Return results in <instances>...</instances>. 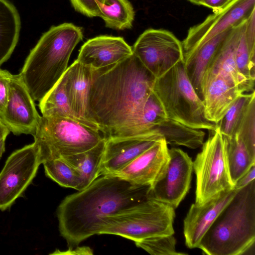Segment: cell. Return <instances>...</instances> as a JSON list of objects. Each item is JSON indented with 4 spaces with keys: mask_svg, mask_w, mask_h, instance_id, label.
Instances as JSON below:
<instances>
[{
    "mask_svg": "<svg viewBox=\"0 0 255 255\" xmlns=\"http://www.w3.org/2000/svg\"><path fill=\"white\" fill-rule=\"evenodd\" d=\"M92 71L88 105L99 131L106 139L136 135L155 78L133 53L117 64Z\"/></svg>",
    "mask_w": 255,
    "mask_h": 255,
    "instance_id": "1",
    "label": "cell"
},
{
    "mask_svg": "<svg viewBox=\"0 0 255 255\" xmlns=\"http://www.w3.org/2000/svg\"><path fill=\"white\" fill-rule=\"evenodd\" d=\"M149 187L104 175L85 189L66 196L58 207L57 216L60 235L69 248L98 235L105 217L146 198Z\"/></svg>",
    "mask_w": 255,
    "mask_h": 255,
    "instance_id": "2",
    "label": "cell"
},
{
    "mask_svg": "<svg viewBox=\"0 0 255 255\" xmlns=\"http://www.w3.org/2000/svg\"><path fill=\"white\" fill-rule=\"evenodd\" d=\"M83 36L81 27L64 23L51 27L31 50L19 74L34 101H40L63 76Z\"/></svg>",
    "mask_w": 255,
    "mask_h": 255,
    "instance_id": "3",
    "label": "cell"
},
{
    "mask_svg": "<svg viewBox=\"0 0 255 255\" xmlns=\"http://www.w3.org/2000/svg\"><path fill=\"white\" fill-rule=\"evenodd\" d=\"M255 241V182L239 189L202 238L198 248L209 255L245 254Z\"/></svg>",
    "mask_w": 255,
    "mask_h": 255,
    "instance_id": "4",
    "label": "cell"
},
{
    "mask_svg": "<svg viewBox=\"0 0 255 255\" xmlns=\"http://www.w3.org/2000/svg\"><path fill=\"white\" fill-rule=\"evenodd\" d=\"M152 92L169 119L195 129L212 131L217 128L206 119L203 102L187 75L184 61L155 79Z\"/></svg>",
    "mask_w": 255,
    "mask_h": 255,
    "instance_id": "5",
    "label": "cell"
},
{
    "mask_svg": "<svg viewBox=\"0 0 255 255\" xmlns=\"http://www.w3.org/2000/svg\"><path fill=\"white\" fill-rule=\"evenodd\" d=\"M175 209L147 197L132 206L105 217L98 235L112 234L134 242L174 235Z\"/></svg>",
    "mask_w": 255,
    "mask_h": 255,
    "instance_id": "6",
    "label": "cell"
},
{
    "mask_svg": "<svg viewBox=\"0 0 255 255\" xmlns=\"http://www.w3.org/2000/svg\"><path fill=\"white\" fill-rule=\"evenodd\" d=\"M33 137L41 164L84 152L105 138L99 130L73 120L44 116Z\"/></svg>",
    "mask_w": 255,
    "mask_h": 255,
    "instance_id": "7",
    "label": "cell"
},
{
    "mask_svg": "<svg viewBox=\"0 0 255 255\" xmlns=\"http://www.w3.org/2000/svg\"><path fill=\"white\" fill-rule=\"evenodd\" d=\"M193 161L196 176L195 203L201 205L219 193L234 188L227 160V138L218 127Z\"/></svg>",
    "mask_w": 255,
    "mask_h": 255,
    "instance_id": "8",
    "label": "cell"
},
{
    "mask_svg": "<svg viewBox=\"0 0 255 255\" xmlns=\"http://www.w3.org/2000/svg\"><path fill=\"white\" fill-rule=\"evenodd\" d=\"M132 50L133 54L155 79L184 61L182 42L172 32L165 29L146 30L138 37Z\"/></svg>",
    "mask_w": 255,
    "mask_h": 255,
    "instance_id": "9",
    "label": "cell"
},
{
    "mask_svg": "<svg viewBox=\"0 0 255 255\" xmlns=\"http://www.w3.org/2000/svg\"><path fill=\"white\" fill-rule=\"evenodd\" d=\"M41 164L34 143L13 152L0 172V210L9 208L21 196Z\"/></svg>",
    "mask_w": 255,
    "mask_h": 255,
    "instance_id": "10",
    "label": "cell"
},
{
    "mask_svg": "<svg viewBox=\"0 0 255 255\" xmlns=\"http://www.w3.org/2000/svg\"><path fill=\"white\" fill-rule=\"evenodd\" d=\"M168 152L169 160L162 173L149 186L147 197L175 209L190 189L193 161L180 148L173 147Z\"/></svg>",
    "mask_w": 255,
    "mask_h": 255,
    "instance_id": "11",
    "label": "cell"
},
{
    "mask_svg": "<svg viewBox=\"0 0 255 255\" xmlns=\"http://www.w3.org/2000/svg\"><path fill=\"white\" fill-rule=\"evenodd\" d=\"M254 10L255 0H231L221 10L189 28L182 42L184 54L237 25Z\"/></svg>",
    "mask_w": 255,
    "mask_h": 255,
    "instance_id": "12",
    "label": "cell"
},
{
    "mask_svg": "<svg viewBox=\"0 0 255 255\" xmlns=\"http://www.w3.org/2000/svg\"><path fill=\"white\" fill-rule=\"evenodd\" d=\"M20 74H11L7 104L0 118L14 135L35 134L41 116Z\"/></svg>",
    "mask_w": 255,
    "mask_h": 255,
    "instance_id": "13",
    "label": "cell"
},
{
    "mask_svg": "<svg viewBox=\"0 0 255 255\" xmlns=\"http://www.w3.org/2000/svg\"><path fill=\"white\" fill-rule=\"evenodd\" d=\"M239 189L222 191L201 205L192 204L183 221L185 245L198 248L206 233Z\"/></svg>",
    "mask_w": 255,
    "mask_h": 255,
    "instance_id": "14",
    "label": "cell"
},
{
    "mask_svg": "<svg viewBox=\"0 0 255 255\" xmlns=\"http://www.w3.org/2000/svg\"><path fill=\"white\" fill-rule=\"evenodd\" d=\"M159 140L149 133L106 139L100 176L116 173Z\"/></svg>",
    "mask_w": 255,
    "mask_h": 255,
    "instance_id": "15",
    "label": "cell"
},
{
    "mask_svg": "<svg viewBox=\"0 0 255 255\" xmlns=\"http://www.w3.org/2000/svg\"><path fill=\"white\" fill-rule=\"evenodd\" d=\"M164 139L158 140L123 168L112 174L142 186H150L162 173L169 158Z\"/></svg>",
    "mask_w": 255,
    "mask_h": 255,
    "instance_id": "16",
    "label": "cell"
},
{
    "mask_svg": "<svg viewBox=\"0 0 255 255\" xmlns=\"http://www.w3.org/2000/svg\"><path fill=\"white\" fill-rule=\"evenodd\" d=\"M243 93L234 81L217 73L205 76L202 81V101L206 119L218 124Z\"/></svg>",
    "mask_w": 255,
    "mask_h": 255,
    "instance_id": "17",
    "label": "cell"
},
{
    "mask_svg": "<svg viewBox=\"0 0 255 255\" xmlns=\"http://www.w3.org/2000/svg\"><path fill=\"white\" fill-rule=\"evenodd\" d=\"M132 53V47L123 37L101 35L87 41L76 60L95 70L117 64Z\"/></svg>",
    "mask_w": 255,
    "mask_h": 255,
    "instance_id": "18",
    "label": "cell"
},
{
    "mask_svg": "<svg viewBox=\"0 0 255 255\" xmlns=\"http://www.w3.org/2000/svg\"><path fill=\"white\" fill-rule=\"evenodd\" d=\"M92 75L93 71L90 68L76 60L68 67L61 79L72 110L82 118L95 124L92 119L88 105Z\"/></svg>",
    "mask_w": 255,
    "mask_h": 255,
    "instance_id": "19",
    "label": "cell"
},
{
    "mask_svg": "<svg viewBox=\"0 0 255 255\" xmlns=\"http://www.w3.org/2000/svg\"><path fill=\"white\" fill-rule=\"evenodd\" d=\"M247 18L231 29L215 54L203 77L213 74H221L232 79L243 93H251L254 91L239 73L235 61L237 43Z\"/></svg>",
    "mask_w": 255,
    "mask_h": 255,
    "instance_id": "20",
    "label": "cell"
},
{
    "mask_svg": "<svg viewBox=\"0 0 255 255\" xmlns=\"http://www.w3.org/2000/svg\"><path fill=\"white\" fill-rule=\"evenodd\" d=\"M233 27L184 54V63L187 75L201 99L203 76L220 46Z\"/></svg>",
    "mask_w": 255,
    "mask_h": 255,
    "instance_id": "21",
    "label": "cell"
},
{
    "mask_svg": "<svg viewBox=\"0 0 255 255\" xmlns=\"http://www.w3.org/2000/svg\"><path fill=\"white\" fill-rule=\"evenodd\" d=\"M148 133L164 139L167 144L181 145L191 149L201 146L205 133L201 129L189 128L167 118L155 126Z\"/></svg>",
    "mask_w": 255,
    "mask_h": 255,
    "instance_id": "22",
    "label": "cell"
},
{
    "mask_svg": "<svg viewBox=\"0 0 255 255\" xmlns=\"http://www.w3.org/2000/svg\"><path fill=\"white\" fill-rule=\"evenodd\" d=\"M20 27L19 14L14 5L8 0H0V66L12 53Z\"/></svg>",
    "mask_w": 255,
    "mask_h": 255,
    "instance_id": "23",
    "label": "cell"
},
{
    "mask_svg": "<svg viewBox=\"0 0 255 255\" xmlns=\"http://www.w3.org/2000/svg\"><path fill=\"white\" fill-rule=\"evenodd\" d=\"M104 138L93 147L82 152L63 157L78 172L81 190L90 185L100 176L105 143Z\"/></svg>",
    "mask_w": 255,
    "mask_h": 255,
    "instance_id": "24",
    "label": "cell"
},
{
    "mask_svg": "<svg viewBox=\"0 0 255 255\" xmlns=\"http://www.w3.org/2000/svg\"><path fill=\"white\" fill-rule=\"evenodd\" d=\"M38 106L42 116H58L70 119L99 130L96 124L82 118L72 110L61 78L39 102Z\"/></svg>",
    "mask_w": 255,
    "mask_h": 255,
    "instance_id": "25",
    "label": "cell"
},
{
    "mask_svg": "<svg viewBox=\"0 0 255 255\" xmlns=\"http://www.w3.org/2000/svg\"><path fill=\"white\" fill-rule=\"evenodd\" d=\"M97 16L103 19L106 27L124 30L132 27L134 11L128 0H104Z\"/></svg>",
    "mask_w": 255,
    "mask_h": 255,
    "instance_id": "26",
    "label": "cell"
},
{
    "mask_svg": "<svg viewBox=\"0 0 255 255\" xmlns=\"http://www.w3.org/2000/svg\"><path fill=\"white\" fill-rule=\"evenodd\" d=\"M227 138L228 163L231 179L234 186L236 182L255 165V156L250 152L237 134L231 138Z\"/></svg>",
    "mask_w": 255,
    "mask_h": 255,
    "instance_id": "27",
    "label": "cell"
},
{
    "mask_svg": "<svg viewBox=\"0 0 255 255\" xmlns=\"http://www.w3.org/2000/svg\"><path fill=\"white\" fill-rule=\"evenodd\" d=\"M247 19L242 28L235 49V61L239 73L252 91H254L255 50L250 48L247 40L246 34Z\"/></svg>",
    "mask_w": 255,
    "mask_h": 255,
    "instance_id": "28",
    "label": "cell"
},
{
    "mask_svg": "<svg viewBox=\"0 0 255 255\" xmlns=\"http://www.w3.org/2000/svg\"><path fill=\"white\" fill-rule=\"evenodd\" d=\"M47 177L60 186L81 190V179L77 171L62 158L43 163Z\"/></svg>",
    "mask_w": 255,
    "mask_h": 255,
    "instance_id": "29",
    "label": "cell"
},
{
    "mask_svg": "<svg viewBox=\"0 0 255 255\" xmlns=\"http://www.w3.org/2000/svg\"><path fill=\"white\" fill-rule=\"evenodd\" d=\"M254 96L255 91L241 94L217 124L220 132L227 138H231L235 134L246 108Z\"/></svg>",
    "mask_w": 255,
    "mask_h": 255,
    "instance_id": "30",
    "label": "cell"
},
{
    "mask_svg": "<svg viewBox=\"0 0 255 255\" xmlns=\"http://www.w3.org/2000/svg\"><path fill=\"white\" fill-rule=\"evenodd\" d=\"M167 118L160 102L152 92L145 103L136 135L149 133Z\"/></svg>",
    "mask_w": 255,
    "mask_h": 255,
    "instance_id": "31",
    "label": "cell"
},
{
    "mask_svg": "<svg viewBox=\"0 0 255 255\" xmlns=\"http://www.w3.org/2000/svg\"><path fill=\"white\" fill-rule=\"evenodd\" d=\"M135 245L151 255H184L176 249V240L173 235L150 237L134 242Z\"/></svg>",
    "mask_w": 255,
    "mask_h": 255,
    "instance_id": "32",
    "label": "cell"
},
{
    "mask_svg": "<svg viewBox=\"0 0 255 255\" xmlns=\"http://www.w3.org/2000/svg\"><path fill=\"white\" fill-rule=\"evenodd\" d=\"M235 134L242 139L250 152L255 156V96L249 103Z\"/></svg>",
    "mask_w": 255,
    "mask_h": 255,
    "instance_id": "33",
    "label": "cell"
},
{
    "mask_svg": "<svg viewBox=\"0 0 255 255\" xmlns=\"http://www.w3.org/2000/svg\"><path fill=\"white\" fill-rule=\"evenodd\" d=\"M76 11L83 15L93 17L98 14L104 0H70Z\"/></svg>",
    "mask_w": 255,
    "mask_h": 255,
    "instance_id": "34",
    "label": "cell"
},
{
    "mask_svg": "<svg viewBox=\"0 0 255 255\" xmlns=\"http://www.w3.org/2000/svg\"><path fill=\"white\" fill-rule=\"evenodd\" d=\"M11 74L0 69V115L4 111L8 100L9 82Z\"/></svg>",
    "mask_w": 255,
    "mask_h": 255,
    "instance_id": "35",
    "label": "cell"
},
{
    "mask_svg": "<svg viewBox=\"0 0 255 255\" xmlns=\"http://www.w3.org/2000/svg\"><path fill=\"white\" fill-rule=\"evenodd\" d=\"M255 178V165H254L236 182L234 185V188L235 189H240L254 180Z\"/></svg>",
    "mask_w": 255,
    "mask_h": 255,
    "instance_id": "36",
    "label": "cell"
},
{
    "mask_svg": "<svg viewBox=\"0 0 255 255\" xmlns=\"http://www.w3.org/2000/svg\"><path fill=\"white\" fill-rule=\"evenodd\" d=\"M231 0H199L200 5L212 9L213 13L218 12Z\"/></svg>",
    "mask_w": 255,
    "mask_h": 255,
    "instance_id": "37",
    "label": "cell"
},
{
    "mask_svg": "<svg viewBox=\"0 0 255 255\" xmlns=\"http://www.w3.org/2000/svg\"><path fill=\"white\" fill-rule=\"evenodd\" d=\"M55 254H64V255H92L93 252L92 250L88 247H77L75 249L69 248L66 251L56 253Z\"/></svg>",
    "mask_w": 255,
    "mask_h": 255,
    "instance_id": "38",
    "label": "cell"
},
{
    "mask_svg": "<svg viewBox=\"0 0 255 255\" xmlns=\"http://www.w3.org/2000/svg\"><path fill=\"white\" fill-rule=\"evenodd\" d=\"M10 132V130L2 122L0 118V138L2 137H6Z\"/></svg>",
    "mask_w": 255,
    "mask_h": 255,
    "instance_id": "39",
    "label": "cell"
},
{
    "mask_svg": "<svg viewBox=\"0 0 255 255\" xmlns=\"http://www.w3.org/2000/svg\"><path fill=\"white\" fill-rule=\"evenodd\" d=\"M6 137H2L0 138V159L1 157L2 153L5 151V140Z\"/></svg>",
    "mask_w": 255,
    "mask_h": 255,
    "instance_id": "40",
    "label": "cell"
},
{
    "mask_svg": "<svg viewBox=\"0 0 255 255\" xmlns=\"http://www.w3.org/2000/svg\"><path fill=\"white\" fill-rule=\"evenodd\" d=\"M191 2L197 5H200L199 0H188Z\"/></svg>",
    "mask_w": 255,
    "mask_h": 255,
    "instance_id": "41",
    "label": "cell"
}]
</instances>
